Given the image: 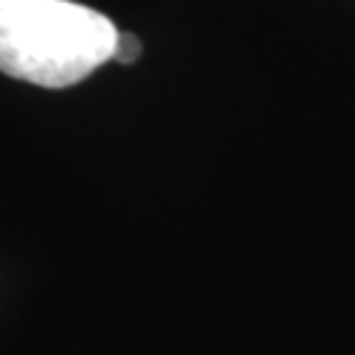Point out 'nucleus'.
I'll use <instances>...</instances> for the list:
<instances>
[{"instance_id": "f257e3e1", "label": "nucleus", "mask_w": 355, "mask_h": 355, "mask_svg": "<svg viewBox=\"0 0 355 355\" xmlns=\"http://www.w3.org/2000/svg\"><path fill=\"white\" fill-rule=\"evenodd\" d=\"M119 29L71 0H0V71L48 89L71 87L114 58Z\"/></svg>"}, {"instance_id": "f03ea898", "label": "nucleus", "mask_w": 355, "mask_h": 355, "mask_svg": "<svg viewBox=\"0 0 355 355\" xmlns=\"http://www.w3.org/2000/svg\"><path fill=\"white\" fill-rule=\"evenodd\" d=\"M142 55V42L140 37H135L132 32H119V40H116V51L114 58L116 64H135Z\"/></svg>"}]
</instances>
